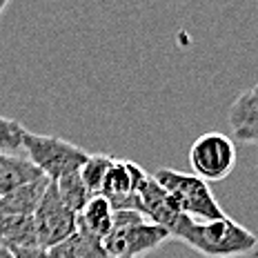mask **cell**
I'll return each mask as SVG.
<instances>
[{
  "instance_id": "cell-1",
  "label": "cell",
  "mask_w": 258,
  "mask_h": 258,
  "mask_svg": "<svg viewBox=\"0 0 258 258\" xmlns=\"http://www.w3.org/2000/svg\"><path fill=\"white\" fill-rule=\"evenodd\" d=\"M169 234L205 258H243L258 251V236L229 216L214 220L180 216Z\"/></svg>"
},
{
  "instance_id": "cell-2",
  "label": "cell",
  "mask_w": 258,
  "mask_h": 258,
  "mask_svg": "<svg viewBox=\"0 0 258 258\" xmlns=\"http://www.w3.org/2000/svg\"><path fill=\"white\" fill-rule=\"evenodd\" d=\"M171 238L163 225L134 209H116L111 229L100 243L114 258H141L152 254Z\"/></svg>"
},
{
  "instance_id": "cell-3",
  "label": "cell",
  "mask_w": 258,
  "mask_h": 258,
  "mask_svg": "<svg viewBox=\"0 0 258 258\" xmlns=\"http://www.w3.org/2000/svg\"><path fill=\"white\" fill-rule=\"evenodd\" d=\"M23 149L27 152V158L49 180H58L62 176L78 171L80 165L89 156L83 147L64 141V138L34 134L29 129H27L23 136Z\"/></svg>"
},
{
  "instance_id": "cell-4",
  "label": "cell",
  "mask_w": 258,
  "mask_h": 258,
  "mask_svg": "<svg viewBox=\"0 0 258 258\" xmlns=\"http://www.w3.org/2000/svg\"><path fill=\"white\" fill-rule=\"evenodd\" d=\"M154 178L169 191V196L176 201V205L182 214L191 218L214 220L223 218L227 214L220 209L214 191L209 189V182L198 178L196 174H185V171L163 167L154 174Z\"/></svg>"
},
{
  "instance_id": "cell-5",
  "label": "cell",
  "mask_w": 258,
  "mask_h": 258,
  "mask_svg": "<svg viewBox=\"0 0 258 258\" xmlns=\"http://www.w3.org/2000/svg\"><path fill=\"white\" fill-rule=\"evenodd\" d=\"M191 171L205 182L225 180L236 167V145L229 136L207 132L189 147Z\"/></svg>"
},
{
  "instance_id": "cell-6",
  "label": "cell",
  "mask_w": 258,
  "mask_h": 258,
  "mask_svg": "<svg viewBox=\"0 0 258 258\" xmlns=\"http://www.w3.org/2000/svg\"><path fill=\"white\" fill-rule=\"evenodd\" d=\"M34 227L38 247L45 251L76 232V214L60 201L56 185L51 180L45 187L38 205L34 209Z\"/></svg>"
},
{
  "instance_id": "cell-7",
  "label": "cell",
  "mask_w": 258,
  "mask_h": 258,
  "mask_svg": "<svg viewBox=\"0 0 258 258\" xmlns=\"http://www.w3.org/2000/svg\"><path fill=\"white\" fill-rule=\"evenodd\" d=\"M147 178V171L134 160H111L109 169H107L103 187H100V196L109 201L111 209H134L136 205V189L141 182ZM136 212V209H134Z\"/></svg>"
},
{
  "instance_id": "cell-8",
  "label": "cell",
  "mask_w": 258,
  "mask_h": 258,
  "mask_svg": "<svg viewBox=\"0 0 258 258\" xmlns=\"http://www.w3.org/2000/svg\"><path fill=\"white\" fill-rule=\"evenodd\" d=\"M229 127L238 143L258 145V85L238 94L229 107Z\"/></svg>"
},
{
  "instance_id": "cell-9",
  "label": "cell",
  "mask_w": 258,
  "mask_h": 258,
  "mask_svg": "<svg viewBox=\"0 0 258 258\" xmlns=\"http://www.w3.org/2000/svg\"><path fill=\"white\" fill-rule=\"evenodd\" d=\"M47 185H49V178L40 176V178L0 196V216H34V209Z\"/></svg>"
},
{
  "instance_id": "cell-10",
  "label": "cell",
  "mask_w": 258,
  "mask_h": 258,
  "mask_svg": "<svg viewBox=\"0 0 258 258\" xmlns=\"http://www.w3.org/2000/svg\"><path fill=\"white\" fill-rule=\"evenodd\" d=\"M111 220H114V209H111L109 201L100 194H96L87 201V205L80 209V214H76V229H83L94 238L103 240L111 229Z\"/></svg>"
},
{
  "instance_id": "cell-11",
  "label": "cell",
  "mask_w": 258,
  "mask_h": 258,
  "mask_svg": "<svg viewBox=\"0 0 258 258\" xmlns=\"http://www.w3.org/2000/svg\"><path fill=\"white\" fill-rule=\"evenodd\" d=\"M40 169L29 158L18 154H3L0 152V196L18 189L27 182L40 178Z\"/></svg>"
},
{
  "instance_id": "cell-12",
  "label": "cell",
  "mask_w": 258,
  "mask_h": 258,
  "mask_svg": "<svg viewBox=\"0 0 258 258\" xmlns=\"http://www.w3.org/2000/svg\"><path fill=\"white\" fill-rule=\"evenodd\" d=\"M45 254L47 258H114L111 254H107V249L98 238H94L83 229H76L69 238L53 245Z\"/></svg>"
},
{
  "instance_id": "cell-13",
  "label": "cell",
  "mask_w": 258,
  "mask_h": 258,
  "mask_svg": "<svg viewBox=\"0 0 258 258\" xmlns=\"http://www.w3.org/2000/svg\"><path fill=\"white\" fill-rule=\"evenodd\" d=\"M0 243L7 249L38 247L34 216H0Z\"/></svg>"
},
{
  "instance_id": "cell-14",
  "label": "cell",
  "mask_w": 258,
  "mask_h": 258,
  "mask_svg": "<svg viewBox=\"0 0 258 258\" xmlns=\"http://www.w3.org/2000/svg\"><path fill=\"white\" fill-rule=\"evenodd\" d=\"M56 185V191L60 196V201L72 209L74 214H80V209L87 205V201L91 198L89 189L85 187V182L80 180V174L74 171V174H67L58 180H51Z\"/></svg>"
},
{
  "instance_id": "cell-15",
  "label": "cell",
  "mask_w": 258,
  "mask_h": 258,
  "mask_svg": "<svg viewBox=\"0 0 258 258\" xmlns=\"http://www.w3.org/2000/svg\"><path fill=\"white\" fill-rule=\"evenodd\" d=\"M111 160H114V158H111V156H107V154H89L87 160L80 165V169H78L80 180L85 182V187L89 189L91 196L100 194L103 178H105L107 169H109Z\"/></svg>"
},
{
  "instance_id": "cell-16",
  "label": "cell",
  "mask_w": 258,
  "mask_h": 258,
  "mask_svg": "<svg viewBox=\"0 0 258 258\" xmlns=\"http://www.w3.org/2000/svg\"><path fill=\"white\" fill-rule=\"evenodd\" d=\"M27 129L23 122L14 120V118L0 116V152L3 154H18L23 149V136Z\"/></svg>"
},
{
  "instance_id": "cell-17",
  "label": "cell",
  "mask_w": 258,
  "mask_h": 258,
  "mask_svg": "<svg viewBox=\"0 0 258 258\" xmlns=\"http://www.w3.org/2000/svg\"><path fill=\"white\" fill-rule=\"evenodd\" d=\"M12 258H47L45 249L40 247H27V249H9Z\"/></svg>"
},
{
  "instance_id": "cell-18",
  "label": "cell",
  "mask_w": 258,
  "mask_h": 258,
  "mask_svg": "<svg viewBox=\"0 0 258 258\" xmlns=\"http://www.w3.org/2000/svg\"><path fill=\"white\" fill-rule=\"evenodd\" d=\"M9 5V0H0V16H3V12H5V7Z\"/></svg>"
}]
</instances>
